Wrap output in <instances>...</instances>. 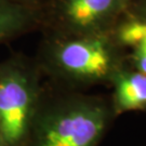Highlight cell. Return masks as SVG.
I'll list each match as a JSON object with an SVG mask.
<instances>
[{
    "label": "cell",
    "instance_id": "7a4b0ae2",
    "mask_svg": "<svg viewBox=\"0 0 146 146\" xmlns=\"http://www.w3.org/2000/svg\"><path fill=\"white\" fill-rule=\"evenodd\" d=\"M35 100V84L26 72L9 67L0 73L1 146H20L24 141Z\"/></svg>",
    "mask_w": 146,
    "mask_h": 146
},
{
    "label": "cell",
    "instance_id": "5b68a950",
    "mask_svg": "<svg viewBox=\"0 0 146 146\" xmlns=\"http://www.w3.org/2000/svg\"><path fill=\"white\" fill-rule=\"evenodd\" d=\"M111 78L117 110L121 111L146 110V75L139 70H116Z\"/></svg>",
    "mask_w": 146,
    "mask_h": 146
},
{
    "label": "cell",
    "instance_id": "8992f818",
    "mask_svg": "<svg viewBox=\"0 0 146 146\" xmlns=\"http://www.w3.org/2000/svg\"><path fill=\"white\" fill-rule=\"evenodd\" d=\"M33 21V12L25 3L0 0V40L24 31Z\"/></svg>",
    "mask_w": 146,
    "mask_h": 146
},
{
    "label": "cell",
    "instance_id": "3957f363",
    "mask_svg": "<svg viewBox=\"0 0 146 146\" xmlns=\"http://www.w3.org/2000/svg\"><path fill=\"white\" fill-rule=\"evenodd\" d=\"M108 40L100 34H84L58 44L54 60L58 69L82 81L108 78L117 70L116 58Z\"/></svg>",
    "mask_w": 146,
    "mask_h": 146
},
{
    "label": "cell",
    "instance_id": "277c9868",
    "mask_svg": "<svg viewBox=\"0 0 146 146\" xmlns=\"http://www.w3.org/2000/svg\"><path fill=\"white\" fill-rule=\"evenodd\" d=\"M129 0H64L62 13L67 24L81 35L92 34L110 21Z\"/></svg>",
    "mask_w": 146,
    "mask_h": 146
},
{
    "label": "cell",
    "instance_id": "52a82bcc",
    "mask_svg": "<svg viewBox=\"0 0 146 146\" xmlns=\"http://www.w3.org/2000/svg\"><path fill=\"white\" fill-rule=\"evenodd\" d=\"M133 61L136 70L146 75V37L133 46Z\"/></svg>",
    "mask_w": 146,
    "mask_h": 146
},
{
    "label": "cell",
    "instance_id": "ba28073f",
    "mask_svg": "<svg viewBox=\"0 0 146 146\" xmlns=\"http://www.w3.org/2000/svg\"><path fill=\"white\" fill-rule=\"evenodd\" d=\"M142 21L146 22V0H142L140 3V10H139V17Z\"/></svg>",
    "mask_w": 146,
    "mask_h": 146
},
{
    "label": "cell",
    "instance_id": "6da1fadb",
    "mask_svg": "<svg viewBox=\"0 0 146 146\" xmlns=\"http://www.w3.org/2000/svg\"><path fill=\"white\" fill-rule=\"evenodd\" d=\"M106 121V110L99 103L68 102L42 118L37 133V146H96Z\"/></svg>",
    "mask_w": 146,
    "mask_h": 146
},
{
    "label": "cell",
    "instance_id": "9c48e42d",
    "mask_svg": "<svg viewBox=\"0 0 146 146\" xmlns=\"http://www.w3.org/2000/svg\"><path fill=\"white\" fill-rule=\"evenodd\" d=\"M14 1H17V2H22V3H24V1H26V0H14Z\"/></svg>",
    "mask_w": 146,
    "mask_h": 146
}]
</instances>
